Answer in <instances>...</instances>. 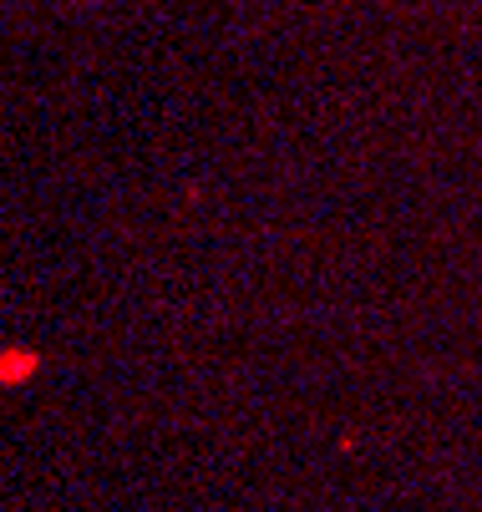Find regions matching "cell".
<instances>
[{
  "label": "cell",
  "mask_w": 482,
  "mask_h": 512,
  "mask_svg": "<svg viewBox=\"0 0 482 512\" xmlns=\"http://www.w3.org/2000/svg\"><path fill=\"white\" fill-rule=\"evenodd\" d=\"M26 371H36V355H21V350H6V355H0V381H6V386H16Z\"/></svg>",
  "instance_id": "1"
}]
</instances>
